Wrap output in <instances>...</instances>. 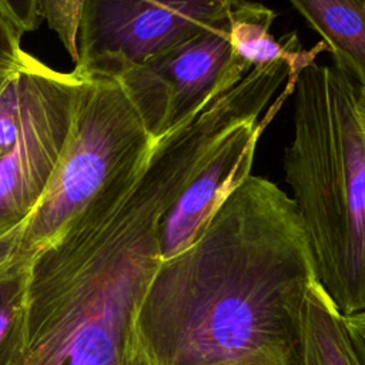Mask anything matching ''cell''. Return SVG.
<instances>
[{"label":"cell","mask_w":365,"mask_h":365,"mask_svg":"<svg viewBox=\"0 0 365 365\" xmlns=\"http://www.w3.org/2000/svg\"><path fill=\"white\" fill-rule=\"evenodd\" d=\"M315 279L294 200L251 174L185 250L158 262L137 309L131 365H299Z\"/></svg>","instance_id":"obj_1"},{"label":"cell","mask_w":365,"mask_h":365,"mask_svg":"<svg viewBox=\"0 0 365 365\" xmlns=\"http://www.w3.org/2000/svg\"><path fill=\"white\" fill-rule=\"evenodd\" d=\"M218 143L204 118L157 140L113 212L33 254L21 365H131L137 309L161 261L160 222Z\"/></svg>","instance_id":"obj_2"},{"label":"cell","mask_w":365,"mask_h":365,"mask_svg":"<svg viewBox=\"0 0 365 365\" xmlns=\"http://www.w3.org/2000/svg\"><path fill=\"white\" fill-rule=\"evenodd\" d=\"M356 83L315 61L295 80L285 180L305 227L317 278L342 315L365 311V138Z\"/></svg>","instance_id":"obj_3"},{"label":"cell","mask_w":365,"mask_h":365,"mask_svg":"<svg viewBox=\"0 0 365 365\" xmlns=\"http://www.w3.org/2000/svg\"><path fill=\"white\" fill-rule=\"evenodd\" d=\"M81 78L64 153L26 221L20 248L26 255L57 241L81 221L113 212L137 182L155 144L117 78Z\"/></svg>","instance_id":"obj_4"},{"label":"cell","mask_w":365,"mask_h":365,"mask_svg":"<svg viewBox=\"0 0 365 365\" xmlns=\"http://www.w3.org/2000/svg\"><path fill=\"white\" fill-rule=\"evenodd\" d=\"M238 0H84L78 76L118 78L127 70L230 20Z\"/></svg>","instance_id":"obj_5"},{"label":"cell","mask_w":365,"mask_h":365,"mask_svg":"<svg viewBox=\"0 0 365 365\" xmlns=\"http://www.w3.org/2000/svg\"><path fill=\"white\" fill-rule=\"evenodd\" d=\"M251 68L231 47L228 20L117 80L157 141L192 121Z\"/></svg>","instance_id":"obj_6"},{"label":"cell","mask_w":365,"mask_h":365,"mask_svg":"<svg viewBox=\"0 0 365 365\" xmlns=\"http://www.w3.org/2000/svg\"><path fill=\"white\" fill-rule=\"evenodd\" d=\"M83 78L36 66L14 145L0 157V234L23 222L43 197L68 141Z\"/></svg>","instance_id":"obj_7"},{"label":"cell","mask_w":365,"mask_h":365,"mask_svg":"<svg viewBox=\"0 0 365 365\" xmlns=\"http://www.w3.org/2000/svg\"><path fill=\"white\" fill-rule=\"evenodd\" d=\"M274 113L267 114L261 123L255 118L237 125L195 171L160 222L161 261L185 250L251 175L259 135Z\"/></svg>","instance_id":"obj_8"},{"label":"cell","mask_w":365,"mask_h":365,"mask_svg":"<svg viewBox=\"0 0 365 365\" xmlns=\"http://www.w3.org/2000/svg\"><path fill=\"white\" fill-rule=\"evenodd\" d=\"M275 17L277 13L261 3L238 0L230 16V41L237 57L251 67L275 61L287 63L289 74L285 91L292 93L301 68L315 61L318 53L327 50V46L321 41L315 48L305 51L294 31L277 40L271 34Z\"/></svg>","instance_id":"obj_9"},{"label":"cell","mask_w":365,"mask_h":365,"mask_svg":"<svg viewBox=\"0 0 365 365\" xmlns=\"http://www.w3.org/2000/svg\"><path fill=\"white\" fill-rule=\"evenodd\" d=\"M315 30L335 67L365 87V0H288Z\"/></svg>","instance_id":"obj_10"},{"label":"cell","mask_w":365,"mask_h":365,"mask_svg":"<svg viewBox=\"0 0 365 365\" xmlns=\"http://www.w3.org/2000/svg\"><path fill=\"white\" fill-rule=\"evenodd\" d=\"M299 365H361L345 315L318 278L309 285L304 301Z\"/></svg>","instance_id":"obj_11"},{"label":"cell","mask_w":365,"mask_h":365,"mask_svg":"<svg viewBox=\"0 0 365 365\" xmlns=\"http://www.w3.org/2000/svg\"><path fill=\"white\" fill-rule=\"evenodd\" d=\"M31 257L20 254L0 271V365H21L23 361Z\"/></svg>","instance_id":"obj_12"},{"label":"cell","mask_w":365,"mask_h":365,"mask_svg":"<svg viewBox=\"0 0 365 365\" xmlns=\"http://www.w3.org/2000/svg\"><path fill=\"white\" fill-rule=\"evenodd\" d=\"M37 61L26 53L21 66L0 88V157L10 151L19 137Z\"/></svg>","instance_id":"obj_13"},{"label":"cell","mask_w":365,"mask_h":365,"mask_svg":"<svg viewBox=\"0 0 365 365\" xmlns=\"http://www.w3.org/2000/svg\"><path fill=\"white\" fill-rule=\"evenodd\" d=\"M41 19H46L48 27L58 36L60 41L77 60V31L84 0H36Z\"/></svg>","instance_id":"obj_14"},{"label":"cell","mask_w":365,"mask_h":365,"mask_svg":"<svg viewBox=\"0 0 365 365\" xmlns=\"http://www.w3.org/2000/svg\"><path fill=\"white\" fill-rule=\"evenodd\" d=\"M21 36L23 33L0 14V88L24 60Z\"/></svg>","instance_id":"obj_15"},{"label":"cell","mask_w":365,"mask_h":365,"mask_svg":"<svg viewBox=\"0 0 365 365\" xmlns=\"http://www.w3.org/2000/svg\"><path fill=\"white\" fill-rule=\"evenodd\" d=\"M0 14L21 33L36 30L41 20L36 0H0Z\"/></svg>","instance_id":"obj_16"},{"label":"cell","mask_w":365,"mask_h":365,"mask_svg":"<svg viewBox=\"0 0 365 365\" xmlns=\"http://www.w3.org/2000/svg\"><path fill=\"white\" fill-rule=\"evenodd\" d=\"M27 218L19 225L0 234V271L7 268L21 254V238Z\"/></svg>","instance_id":"obj_17"},{"label":"cell","mask_w":365,"mask_h":365,"mask_svg":"<svg viewBox=\"0 0 365 365\" xmlns=\"http://www.w3.org/2000/svg\"><path fill=\"white\" fill-rule=\"evenodd\" d=\"M349 336L361 365H365V311L345 317Z\"/></svg>","instance_id":"obj_18"},{"label":"cell","mask_w":365,"mask_h":365,"mask_svg":"<svg viewBox=\"0 0 365 365\" xmlns=\"http://www.w3.org/2000/svg\"><path fill=\"white\" fill-rule=\"evenodd\" d=\"M355 111H356L359 127H361L364 138H365V87H359V86L356 87Z\"/></svg>","instance_id":"obj_19"}]
</instances>
